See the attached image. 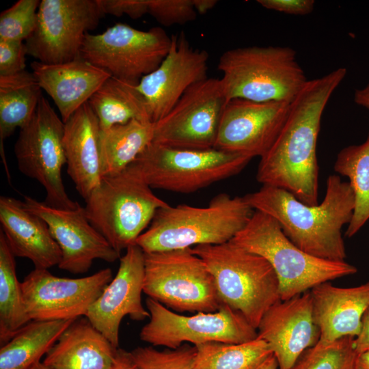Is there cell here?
<instances>
[{
    "mask_svg": "<svg viewBox=\"0 0 369 369\" xmlns=\"http://www.w3.org/2000/svg\"><path fill=\"white\" fill-rule=\"evenodd\" d=\"M148 13L164 26L184 25L197 16L193 0H148Z\"/></svg>",
    "mask_w": 369,
    "mask_h": 369,
    "instance_id": "d590c367",
    "label": "cell"
},
{
    "mask_svg": "<svg viewBox=\"0 0 369 369\" xmlns=\"http://www.w3.org/2000/svg\"><path fill=\"white\" fill-rule=\"evenodd\" d=\"M1 230L15 257L30 260L36 269L58 266L60 248L46 221L16 198L0 197Z\"/></svg>",
    "mask_w": 369,
    "mask_h": 369,
    "instance_id": "603a6c76",
    "label": "cell"
},
{
    "mask_svg": "<svg viewBox=\"0 0 369 369\" xmlns=\"http://www.w3.org/2000/svg\"><path fill=\"white\" fill-rule=\"evenodd\" d=\"M40 0H18L0 14V40L25 42L33 33Z\"/></svg>",
    "mask_w": 369,
    "mask_h": 369,
    "instance_id": "836d02e7",
    "label": "cell"
},
{
    "mask_svg": "<svg viewBox=\"0 0 369 369\" xmlns=\"http://www.w3.org/2000/svg\"><path fill=\"white\" fill-rule=\"evenodd\" d=\"M354 102L369 110V84L361 89H357L354 93Z\"/></svg>",
    "mask_w": 369,
    "mask_h": 369,
    "instance_id": "b9f144b4",
    "label": "cell"
},
{
    "mask_svg": "<svg viewBox=\"0 0 369 369\" xmlns=\"http://www.w3.org/2000/svg\"><path fill=\"white\" fill-rule=\"evenodd\" d=\"M33 72L27 70L0 75L1 154L5 160L3 141L17 128L25 126L34 114L42 96Z\"/></svg>",
    "mask_w": 369,
    "mask_h": 369,
    "instance_id": "83f0119b",
    "label": "cell"
},
{
    "mask_svg": "<svg viewBox=\"0 0 369 369\" xmlns=\"http://www.w3.org/2000/svg\"><path fill=\"white\" fill-rule=\"evenodd\" d=\"M109 268L80 277H60L46 269H34L20 282L30 320H75L89 308L112 280Z\"/></svg>",
    "mask_w": 369,
    "mask_h": 369,
    "instance_id": "9a60e30c",
    "label": "cell"
},
{
    "mask_svg": "<svg viewBox=\"0 0 369 369\" xmlns=\"http://www.w3.org/2000/svg\"><path fill=\"white\" fill-rule=\"evenodd\" d=\"M85 203L90 223L120 254L136 244L158 209L169 205L128 167L102 177Z\"/></svg>",
    "mask_w": 369,
    "mask_h": 369,
    "instance_id": "52a82bcc",
    "label": "cell"
},
{
    "mask_svg": "<svg viewBox=\"0 0 369 369\" xmlns=\"http://www.w3.org/2000/svg\"><path fill=\"white\" fill-rule=\"evenodd\" d=\"M278 364L275 357L272 354L255 369H277Z\"/></svg>",
    "mask_w": 369,
    "mask_h": 369,
    "instance_id": "f6af8a7d",
    "label": "cell"
},
{
    "mask_svg": "<svg viewBox=\"0 0 369 369\" xmlns=\"http://www.w3.org/2000/svg\"><path fill=\"white\" fill-rule=\"evenodd\" d=\"M30 320L16 271L15 256L0 230V344L7 342Z\"/></svg>",
    "mask_w": 369,
    "mask_h": 369,
    "instance_id": "4dcf8cb0",
    "label": "cell"
},
{
    "mask_svg": "<svg viewBox=\"0 0 369 369\" xmlns=\"http://www.w3.org/2000/svg\"><path fill=\"white\" fill-rule=\"evenodd\" d=\"M31 68L42 90L58 108L64 123L111 77L81 56L62 64L34 61Z\"/></svg>",
    "mask_w": 369,
    "mask_h": 369,
    "instance_id": "7402d4cb",
    "label": "cell"
},
{
    "mask_svg": "<svg viewBox=\"0 0 369 369\" xmlns=\"http://www.w3.org/2000/svg\"><path fill=\"white\" fill-rule=\"evenodd\" d=\"M354 344L357 354L369 351V308L362 317L361 329Z\"/></svg>",
    "mask_w": 369,
    "mask_h": 369,
    "instance_id": "ab89813d",
    "label": "cell"
},
{
    "mask_svg": "<svg viewBox=\"0 0 369 369\" xmlns=\"http://www.w3.org/2000/svg\"><path fill=\"white\" fill-rule=\"evenodd\" d=\"M33 369H52V368L45 365L43 362H40Z\"/></svg>",
    "mask_w": 369,
    "mask_h": 369,
    "instance_id": "bcb514c9",
    "label": "cell"
},
{
    "mask_svg": "<svg viewBox=\"0 0 369 369\" xmlns=\"http://www.w3.org/2000/svg\"><path fill=\"white\" fill-rule=\"evenodd\" d=\"M263 8L292 15H307L314 9V0H258Z\"/></svg>",
    "mask_w": 369,
    "mask_h": 369,
    "instance_id": "f35d334b",
    "label": "cell"
},
{
    "mask_svg": "<svg viewBox=\"0 0 369 369\" xmlns=\"http://www.w3.org/2000/svg\"><path fill=\"white\" fill-rule=\"evenodd\" d=\"M354 369H369V351L357 355Z\"/></svg>",
    "mask_w": 369,
    "mask_h": 369,
    "instance_id": "ee69618b",
    "label": "cell"
},
{
    "mask_svg": "<svg viewBox=\"0 0 369 369\" xmlns=\"http://www.w3.org/2000/svg\"><path fill=\"white\" fill-rule=\"evenodd\" d=\"M104 15H127L133 19L148 13V0H97Z\"/></svg>",
    "mask_w": 369,
    "mask_h": 369,
    "instance_id": "74e56055",
    "label": "cell"
},
{
    "mask_svg": "<svg viewBox=\"0 0 369 369\" xmlns=\"http://www.w3.org/2000/svg\"><path fill=\"white\" fill-rule=\"evenodd\" d=\"M346 74L337 68L309 80L290 103L287 120L269 150L260 158L256 180L278 187L308 204H318L317 139L323 111Z\"/></svg>",
    "mask_w": 369,
    "mask_h": 369,
    "instance_id": "6da1fadb",
    "label": "cell"
},
{
    "mask_svg": "<svg viewBox=\"0 0 369 369\" xmlns=\"http://www.w3.org/2000/svg\"><path fill=\"white\" fill-rule=\"evenodd\" d=\"M154 124L133 120L116 124L100 133L102 176L125 170L152 142Z\"/></svg>",
    "mask_w": 369,
    "mask_h": 369,
    "instance_id": "f1b7e54d",
    "label": "cell"
},
{
    "mask_svg": "<svg viewBox=\"0 0 369 369\" xmlns=\"http://www.w3.org/2000/svg\"><path fill=\"white\" fill-rule=\"evenodd\" d=\"M310 292L314 320L320 330L315 346L324 347L343 337L359 334L362 317L369 308V282L348 288L326 282L313 287Z\"/></svg>",
    "mask_w": 369,
    "mask_h": 369,
    "instance_id": "44dd1931",
    "label": "cell"
},
{
    "mask_svg": "<svg viewBox=\"0 0 369 369\" xmlns=\"http://www.w3.org/2000/svg\"><path fill=\"white\" fill-rule=\"evenodd\" d=\"M354 337H343L324 346L305 350L291 369H354L357 353Z\"/></svg>",
    "mask_w": 369,
    "mask_h": 369,
    "instance_id": "d6a6232c",
    "label": "cell"
},
{
    "mask_svg": "<svg viewBox=\"0 0 369 369\" xmlns=\"http://www.w3.org/2000/svg\"><path fill=\"white\" fill-rule=\"evenodd\" d=\"M191 249L213 276L221 304L241 312L257 329L267 310L281 300L279 282L270 263L231 241Z\"/></svg>",
    "mask_w": 369,
    "mask_h": 369,
    "instance_id": "5b68a950",
    "label": "cell"
},
{
    "mask_svg": "<svg viewBox=\"0 0 369 369\" xmlns=\"http://www.w3.org/2000/svg\"><path fill=\"white\" fill-rule=\"evenodd\" d=\"M146 305L150 320L141 329L139 338L153 346L175 349L187 342L194 346L209 342L240 344L258 337L257 329L243 315L226 304L215 312L193 316L177 314L149 297Z\"/></svg>",
    "mask_w": 369,
    "mask_h": 369,
    "instance_id": "7c38bea8",
    "label": "cell"
},
{
    "mask_svg": "<svg viewBox=\"0 0 369 369\" xmlns=\"http://www.w3.org/2000/svg\"><path fill=\"white\" fill-rule=\"evenodd\" d=\"M217 68L227 101L241 98L291 103L309 81L296 51L288 46L230 49L222 53Z\"/></svg>",
    "mask_w": 369,
    "mask_h": 369,
    "instance_id": "277c9868",
    "label": "cell"
},
{
    "mask_svg": "<svg viewBox=\"0 0 369 369\" xmlns=\"http://www.w3.org/2000/svg\"><path fill=\"white\" fill-rule=\"evenodd\" d=\"M73 320L29 321L1 345L0 369H33Z\"/></svg>",
    "mask_w": 369,
    "mask_h": 369,
    "instance_id": "484cf974",
    "label": "cell"
},
{
    "mask_svg": "<svg viewBox=\"0 0 369 369\" xmlns=\"http://www.w3.org/2000/svg\"><path fill=\"white\" fill-rule=\"evenodd\" d=\"M251 160L215 148L182 149L152 141L128 168L152 189L186 193L238 174Z\"/></svg>",
    "mask_w": 369,
    "mask_h": 369,
    "instance_id": "ba28073f",
    "label": "cell"
},
{
    "mask_svg": "<svg viewBox=\"0 0 369 369\" xmlns=\"http://www.w3.org/2000/svg\"><path fill=\"white\" fill-rule=\"evenodd\" d=\"M243 197L254 210L274 218L284 234L303 251L325 260L345 261L341 230L351 220L355 195L349 182L338 176L327 178L324 199L316 205L306 204L284 189L266 185Z\"/></svg>",
    "mask_w": 369,
    "mask_h": 369,
    "instance_id": "7a4b0ae2",
    "label": "cell"
},
{
    "mask_svg": "<svg viewBox=\"0 0 369 369\" xmlns=\"http://www.w3.org/2000/svg\"><path fill=\"white\" fill-rule=\"evenodd\" d=\"M171 43L161 27L144 31L118 23L101 33H86L80 56L111 77L138 84L159 66Z\"/></svg>",
    "mask_w": 369,
    "mask_h": 369,
    "instance_id": "8fae6325",
    "label": "cell"
},
{
    "mask_svg": "<svg viewBox=\"0 0 369 369\" xmlns=\"http://www.w3.org/2000/svg\"><path fill=\"white\" fill-rule=\"evenodd\" d=\"M195 347L193 369H255L273 354L259 337L240 344L209 342Z\"/></svg>",
    "mask_w": 369,
    "mask_h": 369,
    "instance_id": "1f68e13d",
    "label": "cell"
},
{
    "mask_svg": "<svg viewBox=\"0 0 369 369\" xmlns=\"http://www.w3.org/2000/svg\"><path fill=\"white\" fill-rule=\"evenodd\" d=\"M230 241L270 263L279 282L281 300L357 271L346 261L325 260L303 251L284 234L274 218L258 210H254L245 226Z\"/></svg>",
    "mask_w": 369,
    "mask_h": 369,
    "instance_id": "8992f818",
    "label": "cell"
},
{
    "mask_svg": "<svg viewBox=\"0 0 369 369\" xmlns=\"http://www.w3.org/2000/svg\"><path fill=\"white\" fill-rule=\"evenodd\" d=\"M143 292L179 312H215L221 305L213 276L191 248L144 253Z\"/></svg>",
    "mask_w": 369,
    "mask_h": 369,
    "instance_id": "9c48e42d",
    "label": "cell"
},
{
    "mask_svg": "<svg viewBox=\"0 0 369 369\" xmlns=\"http://www.w3.org/2000/svg\"><path fill=\"white\" fill-rule=\"evenodd\" d=\"M64 132V122L42 96L29 122L20 128L14 151L20 172L44 187L46 204L74 209L79 203L69 197L62 176L66 164Z\"/></svg>",
    "mask_w": 369,
    "mask_h": 369,
    "instance_id": "30bf717a",
    "label": "cell"
},
{
    "mask_svg": "<svg viewBox=\"0 0 369 369\" xmlns=\"http://www.w3.org/2000/svg\"><path fill=\"white\" fill-rule=\"evenodd\" d=\"M137 85L110 77L92 96L88 103L101 130L133 120L152 123L147 102Z\"/></svg>",
    "mask_w": 369,
    "mask_h": 369,
    "instance_id": "4316f807",
    "label": "cell"
},
{
    "mask_svg": "<svg viewBox=\"0 0 369 369\" xmlns=\"http://www.w3.org/2000/svg\"><path fill=\"white\" fill-rule=\"evenodd\" d=\"M23 204L47 223L62 252L60 269L81 274L89 271L94 260L114 262L120 258V254L90 223L79 204L74 209H64L27 195Z\"/></svg>",
    "mask_w": 369,
    "mask_h": 369,
    "instance_id": "e0dca14e",
    "label": "cell"
},
{
    "mask_svg": "<svg viewBox=\"0 0 369 369\" xmlns=\"http://www.w3.org/2000/svg\"><path fill=\"white\" fill-rule=\"evenodd\" d=\"M290 103L234 98L223 107L214 148L250 158L263 156L280 133Z\"/></svg>",
    "mask_w": 369,
    "mask_h": 369,
    "instance_id": "2e32d148",
    "label": "cell"
},
{
    "mask_svg": "<svg viewBox=\"0 0 369 369\" xmlns=\"http://www.w3.org/2000/svg\"><path fill=\"white\" fill-rule=\"evenodd\" d=\"M257 331L258 337L269 344L278 368L291 369L320 338L313 318L310 290L273 305L261 319Z\"/></svg>",
    "mask_w": 369,
    "mask_h": 369,
    "instance_id": "ffe728a7",
    "label": "cell"
},
{
    "mask_svg": "<svg viewBox=\"0 0 369 369\" xmlns=\"http://www.w3.org/2000/svg\"><path fill=\"white\" fill-rule=\"evenodd\" d=\"M335 172L347 177L355 195V208L345 235L355 236L369 219V133L365 141L342 149Z\"/></svg>",
    "mask_w": 369,
    "mask_h": 369,
    "instance_id": "f546056e",
    "label": "cell"
},
{
    "mask_svg": "<svg viewBox=\"0 0 369 369\" xmlns=\"http://www.w3.org/2000/svg\"><path fill=\"white\" fill-rule=\"evenodd\" d=\"M109 369H139L131 352L118 348L114 361Z\"/></svg>",
    "mask_w": 369,
    "mask_h": 369,
    "instance_id": "60d3db41",
    "label": "cell"
},
{
    "mask_svg": "<svg viewBox=\"0 0 369 369\" xmlns=\"http://www.w3.org/2000/svg\"><path fill=\"white\" fill-rule=\"evenodd\" d=\"M117 350L83 316L71 323L42 362L52 369H109Z\"/></svg>",
    "mask_w": 369,
    "mask_h": 369,
    "instance_id": "d4e9b609",
    "label": "cell"
},
{
    "mask_svg": "<svg viewBox=\"0 0 369 369\" xmlns=\"http://www.w3.org/2000/svg\"><path fill=\"white\" fill-rule=\"evenodd\" d=\"M226 102L220 79L208 77L193 84L154 124L152 141L182 149L214 148Z\"/></svg>",
    "mask_w": 369,
    "mask_h": 369,
    "instance_id": "5bb4252c",
    "label": "cell"
},
{
    "mask_svg": "<svg viewBox=\"0 0 369 369\" xmlns=\"http://www.w3.org/2000/svg\"><path fill=\"white\" fill-rule=\"evenodd\" d=\"M27 55L24 42L0 40V75L25 70Z\"/></svg>",
    "mask_w": 369,
    "mask_h": 369,
    "instance_id": "8d00e7d4",
    "label": "cell"
},
{
    "mask_svg": "<svg viewBox=\"0 0 369 369\" xmlns=\"http://www.w3.org/2000/svg\"><path fill=\"white\" fill-rule=\"evenodd\" d=\"M103 16L97 0H42L36 27L25 42L27 55L48 64L80 57L86 33Z\"/></svg>",
    "mask_w": 369,
    "mask_h": 369,
    "instance_id": "4fadbf2b",
    "label": "cell"
},
{
    "mask_svg": "<svg viewBox=\"0 0 369 369\" xmlns=\"http://www.w3.org/2000/svg\"><path fill=\"white\" fill-rule=\"evenodd\" d=\"M193 3L197 13L204 14L213 9L218 1L216 0H193Z\"/></svg>",
    "mask_w": 369,
    "mask_h": 369,
    "instance_id": "7bdbcfd3",
    "label": "cell"
},
{
    "mask_svg": "<svg viewBox=\"0 0 369 369\" xmlns=\"http://www.w3.org/2000/svg\"><path fill=\"white\" fill-rule=\"evenodd\" d=\"M171 38L165 58L137 85L147 102L153 124L168 113L191 85L208 78L207 51L193 48L183 31L172 35Z\"/></svg>",
    "mask_w": 369,
    "mask_h": 369,
    "instance_id": "ac0fdd59",
    "label": "cell"
},
{
    "mask_svg": "<svg viewBox=\"0 0 369 369\" xmlns=\"http://www.w3.org/2000/svg\"><path fill=\"white\" fill-rule=\"evenodd\" d=\"M254 210L243 197L215 195L204 207L179 204L161 208L136 244L144 253L217 245L231 241Z\"/></svg>",
    "mask_w": 369,
    "mask_h": 369,
    "instance_id": "3957f363",
    "label": "cell"
},
{
    "mask_svg": "<svg viewBox=\"0 0 369 369\" xmlns=\"http://www.w3.org/2000/svg\"><path fill=\"white\" fill-rule=\"evenodd\" d=\"M196 353L195 346L188 343L175 349L158 351L140 346L131 351L139 369H193Z\"/></svg>",
    "mask_w": 369,
    "mask_h": 369,
    "instance_id": "e575fe53",
    "label": "cell"
},
{
    "mask_svg": "<svg viewBox=\"0 0 369 369\" xmlns=\"http://www.w3.org/2000/svg\"><path fill=\"white\" fill-rule=\"evenodd\" d=\"M100 133L99 121L88 102L64 122L67 174L85 201L102 177Z\"/></svg>",
    "mask_w": 369,
    "mask_h": 369,
    "instance_id": "cb8c5ba5",
    "label": "cell"
},
{
    "mask_svg": "<svg viewBox=\"0 0 369 369\" xmlns=\"http://www.w3.org/2000/svg\"><path fill=\"white\" fill-rule=\"evenodd\" d=\"M144 278V252L137 245L126 249L115 277L89 308L85 317L116 348L124 317L141 321L150 317L141 302Z\"/></svg>",
    "mask_w": 369,
    "mask_h": 369,
    "instance_id": "d6986e66",
    "label": "cell"
}]
</instances>
